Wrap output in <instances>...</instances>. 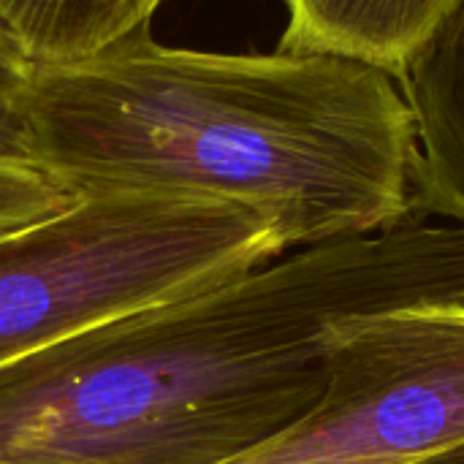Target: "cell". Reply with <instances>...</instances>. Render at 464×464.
<instances>
[{
    "label": "cell",
    "instance_id": "cell-6",
    "mask_svg": "<svg viewBox=\"0 0 464 464\" xmlns=\"http://www.w3.org/2000/svg\"><path fill=\"white\" fill-rule=\"evenodd\" d=\"M280 52L332 54L400 79L454 0H283Z\"/></svg>",
    "mask_w": 464,
    "mask_h": 464
},
{
    "label": "cell",
    "instance_id": "cell-8",
    "mask_svg": "<svg viewBox=\"0 0 464 464\" xmlns=\"http://www.w3.org/2000/svg\"><path fill=\"white\" fill-rule=\"evenodd\" d=\"M35 65L19 49V44L0 27V166L30 163V128L24 114V95Z\"/></svg>",
    "mask_w": 464,
    "mask_h": 464
},
{
    "label": "cell",
    "instance_id": "cell-5",
    "mask_svg": "<svg viewBox=\"0 0 464 464\" xmlns=\"http://www.w3.org/2000/svg\"><path fill=\"white\" fill-rule=\"evenodd\" d=\"M419 130L416 218L464 226V0L397 79Z\"/></svg>",
    "mask_w": 464,
    "mask_h": 464
},
{
    "label": "cell",
    "instance_id": "cell-4",
    "mask_svg": "<svg viewBox=\"0 0 464 464\" xmlns=\"http://www.w3.org/2000/svg\"><path fill=\"white\" fill-rule=\"evenodd\" d=\"M464 440V304L337 326L321 397L226 464H413Z\"/></svg>",
    "mask_w": 464,
    "mask_h": 464
},
{
    "label": "cell",
    "instance_id": "cell-2",
    "mask_svg": "<svg viewBox=\"0 0 464 464\" xmlns=\"http://www.w3.org/2000/svg\"><path fill=\"white\" fill-rule=\"evenodd\" d=\"M30 163L73 198L141 193L247 207L288 247L416 218L419 130L389 73L332 54H223L139 35L35 68Z\"/></svg>",
    "mask_w": 464,
    "mask_h": 464
},
{
    "label": "cell",
    "instance_id": "cell-9",
    "mask_svg": "<svg viewBox=\"0 0 464 464\" xmlns=\"http://www.w3.org/2000/svg\"><path fill=\"white\" fill-rule=\"evenodd\" d=\"M73 201L46 174L22 166H0V234L44 220Z\"/></svg>",
    "mask_w": 464,
    "mask_h": 464
},
{
    "label": "cell",
    "instance_id": "cell-7",
    "mask_svg": "<svg viewBox=\"0 0 464 464\" xmlns=\"http://www.w3.org/2000/svg\"><path fill=\"white\" fill-rule=\"evenodd\" d=\"M163 0H0V27L35 68L76 65L150 33Z\"/></svg>",
    "mask_w": 464,
    "mask_h": 464
},
{
    "label": "cell",
    "instance_id": "cell-3",
    "mask_svg": "<svg viewBox=\"0 0 464 464\" xmlns=\"http://www.w3.org/2000/svg\"><path fill=\"white\" fill-rule=\"evenodd\" d=\"M288 250L264 215L109 193L0 234V370L87 329L223 283Z\"/></svg>",
    "mask_w": 464,
    "mask_h": 464
},
{
    "label": "cell",
    "instance_id": "cell-10",
    "mask_svg": "<svg viewBox=\"0 0 464 464\" xmlns=\"http://www.w3.org/2000/svg\"><path fill=\"white\" fill-rule=\"evenodd\" d=\"M413 464H464V440L457 443V446H451V449H443V451H438L432 457H424V459H419V462Z\"/></svg>",
    "mask_w": 464,
    "mask_h": 464
},
{
    "label": "cell",
    "instance_id": "cell-1",
    "mask_svg": "<svg viewBox=\"0 0 464 464\" xmlns=\"http://www.w3.org/2000/svg\"><path fill=\"white\" fill-rule=\"evenodd\" d=\"M464 304V226L299 247L0 370V464H226L313 408L343 321Z\"/></svg>",
    "mask_w": 464,
    "mask_h": 464
}]
</instances>
